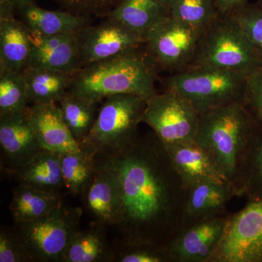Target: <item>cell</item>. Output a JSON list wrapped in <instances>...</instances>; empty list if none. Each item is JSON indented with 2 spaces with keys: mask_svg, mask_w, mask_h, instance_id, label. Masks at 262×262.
I'll use <instances>...</instances> for the list:
<instances>
[{
  "mask_svg": "<svg viewBox=\"0 0 262 262\" xmlns=\"http://www.w3.org/2000/svg\"><path fill=\"white\" fill-rule=\"evenodd\" d=\"M116 173L120 202L115 227L124 246H168L185 228L187 188L154 132L116 154L97 156Z\"/></svg>",
  "mask_w": 262,
  "mask_h": 262,
  "instance_id": "cell-1",
  "label": "cell"
},
{
  "mask_svg": "<svg viewBox=\"0 0 262 262\" xmlns=\"http://www.w3.org/2000/svg\"><path fill=\"white\" fill-rule=\"evenodd\" d=\"M159 72L144 45L104 61L82 67L73 75L69 92L94 102L108 96L133 94L146 101L158 94Z\"/></svg>",
  "mask_w": 262,
  "mask_h": 262,
  "instance_id": "cell-2",
  "label": "cell"
},
{
  "mask_svg": "<svg viewBox=\"0 0 262 262\" xmlns=\"http://www.w3.org/2000/svg\"><path fill=\"white\" fill-rule=\"evenodd\" d=\"M252 128L251 114L244 103H231L200 114L195 142L211 155L222 177L233 187Z\"/></svg>",
  "mask_w": 262,
  "mask_h": 262,
  "instance_id": "cell-3",
  "label": "cell"
},
{
  "mask_svg": "<svg viewBox=\"0 0 262 262\" xmlns=\"http://www.w3.org/2000/svg\"><path fill=\"white\" fill-rule=\"evenodd\" d=\"M205 67L248 77L262 67L258 48L230 15L219 14L202 31L190 67Z\"/></svg>",
  "mask_w": 262,
  "mask_h": 262,
  "instance_id": "cell-4",
  "label": "cell"
},
{
  "mask_svg": "<svg viewBox=\"0 0 262 262\" xmlns=\"http://www.w3.org/2000/svg\"><path fill=\"white\" fill-rule=\"evenodd\" d=\"M247 77L211 67H194L159 77L164 91H171L188 100L199 114L212 108L244 103Z\"/></svg>",
  "mask_w": 262,
  "mask_h": 262,
  "instance_id": "cell-5",
  "label": "cell"
},
{
  "mask_svg": "<svg viewBox=\"0 0 262 262\" xmlns=\"http://www.w3.org/2000/svg\"><path fill=\"white\" fill-rule=\"evenodd\" d=\"M92 130L81 149L94 156H110L137 137L146 100L133 94H117L102 101Z\"/></svg>",
  "mask_w": 262,
  "mask_h": 262,
  "instance_id": "cell-6",
  "label": "cell"
},
{
  "mask_svg": "<svg viewBox=\"0 0 262 262\" xmlns=\"http://www.w3.org/2000/svg\"><path fill=\"white\" fill-rule=\"evenodd\" d=\"M81 211L62 203L51 213L31 222L15 223V230L33 261H60L80 230Z\"/></svg>",
  "mask_w": 262,
  "mask_h": 262,
  "instance_id": "cell-7",
  "label": "cell"
},
{
  "mask_svg": "<svg viewBox=\"0 0 262 262\" xmlns=\"http://www.w3.org/2000/svg\"><path fill=\"white\" fill-rule=\"evenodd\" d=\"M201 32L168 16L151 29L144 49L159 73H179L190 67Z\"/></svg>",
  "mask_w": 262,
  "mask_h": 262,
  "instance_id": "cell-8",
  "label": "cell"
},
{
  "mask_svg": "<svg viewBox=\"0 0 262 262\" xmlns=\"http://www.w3.org/2000/svg\"><path fill=\"white\" fill-rule=\"evenodd\" d=\"M199 117L185 98L174 91H164L146 101L142 122L168 145L195 141Z\"/></svg>",
  "mask_w": 262,
  "mask_h": 262,
  "instance_id": "cell-9",
  "label": "cell"
},
{
  "mask_svg": "<svg viewBox=\"0 0 262 262\" xmlns=\"http://www.w3.org/2000/svg\"><path fill=\"white\" fill-rule=\"evenodd\" d=\"M209 262H262V198L229 215Z\"/></svg>",
  "mask_w": 262,
  "mask_h": 262,
  "instance_id": "cell-10",
  "label": "cell"
},
{
  "mask_svg": "<svg viewBox=\"0 0 262 262\" xmlns=\"http://www.w3.org/2000/svg\"><path fill=\"white\" fill-rule=\"evenodd\" d=\"M97 25L91 24L77 33L81 66L87 67L118 56L144 44V40L110 17Z\"/></svg>",
  "mask_w": 262,
  "mask_h": 262,
  "instance_id": "cell-11",
  "label": "cell"
},
{
  "mask_svg": "<svg viewBox=\"0 0 262 262\" xmlns=\"http://www.w3.org/2000/svg\"><path fill=\"white\" fill-rule=\"evenodd\" d=\"M0 145L2 166L12 173L32 161L42 151L31 124L29 108L20 113L0 116Z\"/></svg>",
  "mask_w": 262,
  "mask_h": 262,
  "instance_id": "cell-12",
  "label": "cell"
},
{
  "mask_svg": "<svg viewBox=\"0 0 262 262\" xmlns=\"http://www.w3.org/2000/svg\"><path fill=\"white\" fill-rule=\"evenodd\" d=\"M229 215L205 219L186 227L170 243L173 262H209L220 244Z\"/></svg>",
  "mask_w": 262,
  "mask_h": 262,
  "instance_id": "cell-13",
  "label": "cell"
},
{
  "mask_svg": "<svg viewBox=\"0 0 262 262\" xmlns=\"http://www.w3.org/2000/svg\"><path fill=\"white\" fill-rule=\"evenodd\" d=\"M96 170L82 194L84 206L95 223L115 227L120 208V194L116 173L104 160L94 156Z\"/></svg>",
  "mask_w": 262,
  "mask_h": 262,
  "instance_id": "cell-14",
  "label": "cell"
},
{
  "mask_svg": "<svg viewBox=\"0 0 262 262\" xmlns=\"http://www.w3.org/2000/svg\"><path fill=\"white\" fill-rule=\"evenodd\" d=\"M30 37L32 49L27 67L50 69L73 75L82 68L77 33L48 37L30 34Z\"/></svg>",
  "mask_w": 262,
  "mask_h": 262,
  "instance_id": "cell-15",
  "label": "cell"
},
{
  "mask_svg": "<svg viewBox=\"0 0 262 262\" xmlns=\"http://www.w3.org/2000/svg\"><path fill=\"white\" fill-rule=\"evenodd\" d=\"M29 116L43 149L60 155L82 150L67 127L58 103L32 104Z\"/></svg>",
  "mask_w": 262,
  "mask_h": 262,
  "instance_id": "cell-16",
  "label": "cell"
},
{
  "mask_svg": "<svg viewBox=\"0 0 262 262\" xmlns=\"http://www.w3.org/2000/svg\"><path fill=\"white\" fill-rule=\"evenodd\" d=\"M32 49L28 29L13 10L0 5V70L23 72Z\"/></svg>",
  "mask_w": 262,
  "mask_h": 262,
  "instance_id": "cell-17",
  "label": "cell"
},
{
  "mask_svg": "<svg viewBox=\"0 0 262 262\" xmlns=\"http://www.w3.org/2000/svg\"><path fill=\"white\" fill-rule=\"evenodd\" d=\"M165 147L173 168L187 189L207 180L227 182L211 155L195 141L168 144Z\"/></svg>",
  "mask_w": 262,
  "mask_h": 262,
  "instance_id": "cell-18",
  "label": "cell"
},
{
  "mask_svg": "<svg viewBox=\"0 0 262 262\" xmlns=\"http://www.w3.org/2000/svg\"><path fill=\"white\" fill-rule=\"evenodd\" d=\"M187 190L185 228L205 219L225 214L227 203L237 196L233 186L225 181H204Z\"/></svg>",
  "mask_w": 262,
  "mask_h": 262,
  "instance_id": "cell-19",
  "label": "cell"
},
{
  "mask_svg": "<svg viewBox=\"0 0 262 262\" xmlns=\"http://www.w3.org/2000/svg\"><path fill=\"white\" fill-rule=\"evenodd\" d=\"M18 15L32 35L40 37L78 33L91 20L61 9H44L35 2L26 6Z\"/></svg>",
  "mask_w": 262,
  "mask_h": 262,
  "instance_id": "cell-20",
  "label": "cell"
},
{
  "mask_svg": "<svg viewBox=\"0 0 262 262\" xmlns=\"http://www.w3.org/2000/svg\"><path fill=\"white\" fill-rule=\"evenodd\" d=\"M20 185L61 196L65 189L62 173L61 155L43 149L28 164L15 172Z\"/></svg>",
  "mask_w": 262,
  "mask_h": 262,
  "instance_id": "cell-21",
  "label": "cell"
},
{
  "mask_svg": "<svg viewBox=\"0 0 262 262\" xmlns=\"http://www.w3.org/2000/svg\"><path fill=\"white\" fill-rule=\"evenodd\" d=\"M168 16V10L155 0H121L106 17L115 19L145 42L151 29Z\"/></svg>",
  "mask_w": 262,
  "mask_h": 262,
  "instance_id": "cell-22",
  "label": "cell"
},
{
  "mask_svg": "<svg viewBox=\"0 0 262 262\" xmlns=\"http://www.w3.org/2000/svg\"><path fill=\"white\" fill-rule=\"evenodd\" d=\"M29 102L32 104L58 103L70 91L73 74L37 67L23 71Z\"/></svg>",
  "mask_w": 262,
  "mask_h": 262,
  "instance_id": "cell-23",
  "label": "cell"
},
{
  "mask_svg": "<svg viewBox=\"0 0 262 262\" xmlns=\"http://www.w3.org/2000/svg\"><path fill=\"white\" fill-rule=\"evenodd\" d=\"M104 226L95 223L86 230H79L70 241L60 262L114 261L115 253L104 233Z\"/></svg>",
  "mask_w": 262,
  "mask_h": 262,
  "instance_id": "cell-24",
  "label": "cell"
},
{
  "mask_svg": "<svg viewBox=\"0 0 262 262\" xmlns=\"http://www.w3.org/2000/svg\"><path fill=\"white\" fill-rule=\"evenodd\" d=\"M62 203L61 196L18 184L15 188L10 210L15 223H22L47 215Z\"/></svg>",
  "mask_w": 262,
  "mask_h": 262,
  "instance_id": "cell-25",
  "label": "cell"
},
{
  "mask_svg": "<svg viewBox=\"0 0 262 262\" xmlns=\"http://www.w3.org/2000/svg\"><path fill=\"white\" fill-rule=\"evenodd\" d=\"M71 134L81 146L94 127L100 103L67 93L58 103Z\"/></svg>",
  "mask_w": 262,
  "mask_h": 262,
  "instance_id": "cell-26",
  "label": "cell"
},
{
  "mask_svg": "<svg viewBox=\"0 0 262 262\" xmlns=\"http://www.w3.org/2000/svg\"><path fill=\"white\" fill-rule=\"evenodd\" d=\"M65 189L74 196H82L96 170L94 155L81 150L61 155Z\"/></svg>",
  "mask_w": 262,
  "mask_h": 262,
  "instance_id": "cell-27",
  "label": "cell"
},
{
  "mask_svg": "<svg viewBox=\"0 0 262 262\" xmlns=\"http://www.w3.org/2000/svg\"><path fill=\"white\" fill-rule=\"evenodd\" d=\"M29 103L23 72L0 70V116L26 111Z\"/></svg>",
  "mask_w": 262,
  "mask_h": 262,
  "instance_id": "cell-28",
  "label": "cell"
},
{
  "mask_svg": "<svg viewBox=\"0 0 262 262\" xmlns=\"http://www.w3.org/2000/svg\"><path fill=\"white\" fill-rule=\"evenodd\" d=\"M169 15L202 32L216 18L219 13L214 0H173Z\"/></svg>",
  "mask_w": 262,
  "mask_h": 262,
  "instance_id": "cell-29",
  "label": "cell"
},
{
  "mask_svg": "<svg viewBox=\"0 0 262 262\" xmlns=\"http://www.w3.org/2000/svg\"><path fill=\"white\" fill-rule=\"evenodd\" d=\"M231 16L237 21L246 37L258 49H262V7L248 3Z\"/></svg>",
  "mask_w": 262,
  "mask_h": 262,
  "instance_id": "cell-30",
  "label": "cell"
},
{
  "mask_svg": "<svg viewBox=\"0 0 262 262\" xmlns=\"http://www.w3.org/2000/svg\"><path fill=\"white\" fill-rule=\"evenodd\" d=\"M59 9L89 18H105L121 0H51Z\"/></svg>",
  "mask_w": 262,
  "mask_h": 262,
  "instance_id": "cell-31",
  "label": "cell"
},
{
  "mask_svg": "<svg viewBox=\"0 0 262 262\" xmlns=\"http://www.w3.org/2000/svg\"><path fill=\"white\" fill-rule=\"evenodd\" d=\"M115 253L114 261L120 262H172L168 246H124Z\"/></svg>",
  "mask_w": 262,
  "mask_h": 262,
  "instance_id": "cell-32",
  "label": "cell"
},
{
  "mask_svg": "<svg viewBox=\"0 0 262 262\" xmlns=\"http://www.w3.org/2000/svg\"><path fill=\"white\" fill-rule=\"evenodd\" d=\"M32 258L14 229H2L0 262H29Z\"/></svg>",
  "mask_w": 262,
  "mask_h": 262,
  "instance_id": "cell-33",
  "label": "cell"
},
{
  "mask_svg": "<svg viewBox=\"0 0 262 262\" xmlns=\"http://www.w3.org/2000/svg\"><path fill=\"white\" fill-rule=\"evenodd\" d=\"M244 105L252 108L262 121V67L247 77Z\"/></svg>",
  "mask_w": 262,
  "mask_h": 262,
  "instance_id": "cell-34",
  "label": "cell"
},
{
  "mask_svg": "<svg viewBox=\"0 0 262 262\" xmlns=\"http://www.w3.org/2000/svg\"><path fill=\"white\" fill-rule=\"evenodd\" d=\"M219 14L230 15L247 4L248 0H214Z\"/></svg>",
  "mask_w": 262,
  "mask_h": 262,
  "instance_id": "cell-35",
  "label": "cell"
},
{
  "mask_svg": "<svg viewBox=\"0 0 262 262\" xmlns=\"http://www.w3.org/2000/svg\"><path fill=\"white\" fill-rule=\"evenodd\" d=\"M32 3H34V0H0V5L8 7L15 15H18L20 10Z\"/></svg>",
  "mask_w": 262,
  "mask_h": 262,
  "instance_id": "cell-36",
  "label": "cell"
},
{
  "mask_svg": "<svg viewBox=\"0 0 262 262\" xmlns=\"http://www.w3.org/2000/svg\"><path fill=\"white\" fill-rule=\"evenodd\" d=\"M157 3H159L162 6L164 7L165 9H167L169 11V8H170V4H171L173 0H155Z\"/></svg>",
  "mask_w": 262,
  "mask_h": 262,
  "instance_id": "cell-37",
  "label": "cell"
},
{
  "mask_svg": "<svg viewBox=\"0 0 262 262\" xmlns=\"http://www.w3.org/2000/svg\"><path fill=\"white\" fill-rule=\"evenodd\" d=\"M258 53H259L260 60H261L262 63V49H258Z\"/></svg>",
  "mask_w": 262,
  "mask_h": 262,
  "instance_id": "cell-38",
  "label": "cell"
},
{
  "mask_svg": "<svg viewBox=\"0 0 262 262\" xmlns=\"http://www.w3.org/2000/svg\"><path fill=\"white\" fill-rule=\"evenodd\" d=\"M258 4L262 7V0H258Z\"/></svg>",
  "mask_w": 262,
  "mask_h": 262,
  "instance_id": "cell-39",
  "label": "cell"
}]
</instances>
